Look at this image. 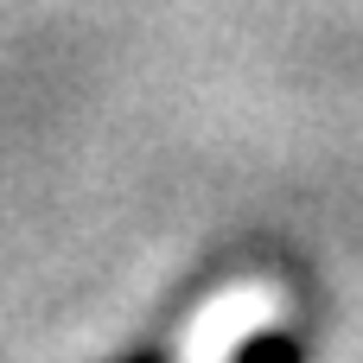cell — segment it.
<instances>
[{"instance_id":"1","label":"cell","mask_w":363,"mask_h":363,"mask_svg":"<svg viewBox=\"0 0 363 363\" xmlns=\"http://www.w3.org/2000/svg\"><path fill=\"white\" fill-rule=\"evenodd\" d=\"M262 313H268V300H262V294H230L223 306H211V313L198 319V332H191V357L211 363V351H223L236 332L262 325Z\"/></svg>"},{"instance_id":"2","label":"cell","mask_w":363,"mask_h":363,"mask_svg":"<svg viewBox=\"0 0 363 363\" xmlns=\"http://www.w3.org/2000/svg\"><path fill=\"white\" fill-rule=\"evenodd\" d=\"M236 363H300V357H294V345H287L281 332H255V338L236 351Z\"/></svg>"}]
</instances>
